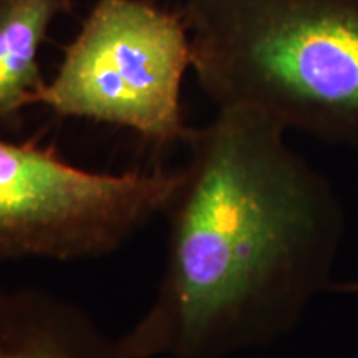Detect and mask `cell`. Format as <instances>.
<instances>
[{
	"mask_svg": "<svg viewBox=\"0 0 358 358\" xmlns=\"http://www.w3.org/2000/svg\"><path fill=\"white\" fill-rule=\"evenodd\" d=\"M284 128L219 106L185 141L153 302L120 335L129 358H229L274 345L330 289L345 211Z\"/></svg>",
	"mask_w": 358,
	"mask_h": 358,
	"instance_id": "1",
	"label": "cell"
},
{
	"mask_svg": "<svg viewBox=\"0 0 358 358\" xmlns=\"http://www.w3.org/2000/svg\"><path fill=\"white\" fill-rule=\"evenodd\" d=\"M179 13L217 108L358 148V0H185Z\"/></svg>",
	"mask_w": 358,
	"mask_h": 358,
	"instance_id": "2",
	"label": "cell"
},
{
	"mask_svg": "<svg viewBox=\"0 0 358 358\" xmlns=\"http://www.w3.org/2000/svg\"><path fill=\"white\" fill-rule=\"evenodd\" d=\"M191 42L181 13L146 0H96L37 105L131 129L156 146L187 140L181 90Z\"/></svg>",
	"mask_w": 358,
	"mask_h": 358,
	"instance_id": "3",
	"label": "cell"
},
{
	"mask_svg": "<svg viewBox=\"0 0 358 358\" xmlns=\"http://www.w3.org/2000/svg\"><path fill=\"white\" fill-rule=\"evenodd\" d=\"M173 171L100 173L35 141L0 140V264L101 257L166 213Z\"/></svg>",
	"mask_w": 358,
	"mask_h": 358,
	"instance_id": "4",
	"label": "cell"
},
{
	"mask_svg": "<svg viewBox=\"0 0 358 358\" xmlns=\"http://www.w3.org/2000/svg\"><path fill=\"white\" fill-rule=\"evenodd\" d=\"M0 358H129L87 310L45 290L0 284Z\"/></svg>",
	"mask_w": 358,
	"mask_h": 358,
	"instance_id": "5",
	"label": "cell"
},
{
	"mask_svg": "<svg viewBox=\"0 0 358 358\" xmlns=\"http://www.w3.org/2000/svg\"><path fill=\"white\" fill-rule=\"evenodd\" d=\"M73 0H0V124L19 128L22 111L37 105L47 80L38 53L53 20Z\"/></svg>",
	"mask_w": 358,
	"mask_h": 358,
	"instance_id": "6",
	"label": "cell"
},
{
	"mask_svg": "<svg viewBox=\"0 0 358 358\" xmlns=\"http://www.w3.org/2000/svg\"><path fill=\"white\" fill-rule=\"evenodd\" d=\"M347 292H353V294H358V282H352V284H348L345 287Z\"/></svg>",
	"mask_w": 358,
	"mask_h": 358,
	"instance_id": "7",
	"label": "cell"
}]
</instances>
